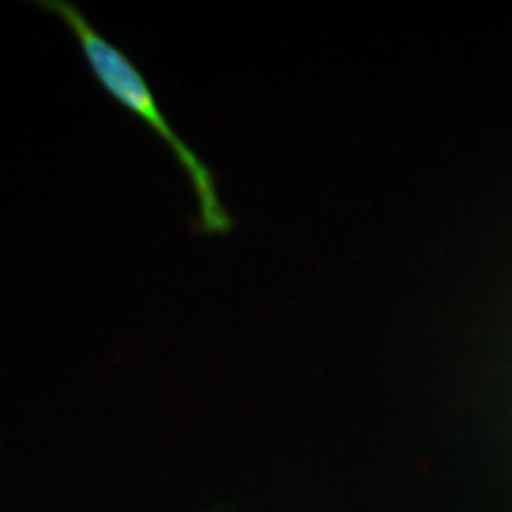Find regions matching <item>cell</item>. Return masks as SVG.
<instances>
[{"label": "cell", "mask_w": 512, "mask_h": 512, "mask_svg": "<svg viewBox=\"0 0 512 512\" xmlns=\"http://www.w3.org/2000/svg\"><path fill=\"white\" fill-rule=\"evenodd\" d=\"M41 8H46L50 15H55L64 27L72 31L76 43H79L81 57L86 60L93 79L98 81L102 91L110 95L119 107H124L126 112H131L133 117L143 121L150 131H155L157 138L169 147L171 155H174L178 166L183 169L185 178H188L192 195H195L197 221H200L202 233L228 235L235 223L221 200L214 171L178 136L176 128L166 119L155 93H152L150 83H147L145 76L136 67V62L119 46L107 41L93 27L91 19L83 15L79 5L69 3V0H48V3H41Z\"/></svg>", "instance_id": "cell-1"}]
</instances>
